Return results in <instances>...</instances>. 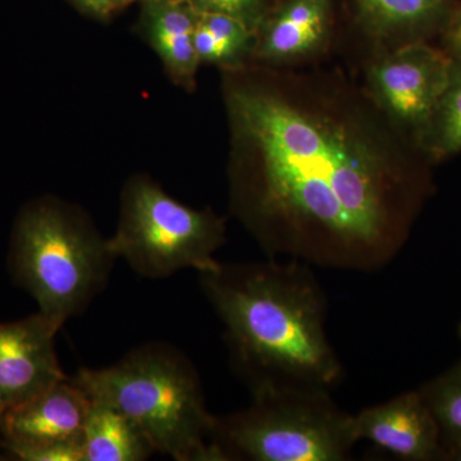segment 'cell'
<instances>
[{"instance_id":"7c38bea8","label":"cell","mask_w":461,"mask_h":461,"mask_svg":"<svg viewBox=\"0 0 461 461\" xmlns=\"http://www.w3.org/2000/svg\"><path fill=\"white\" fill-rule=\"evenodd\" d=\"M142 32L172 80L195 86L200 66L195 47L199 14L189 0H142Z\"/></svg>"},{"instance_id":"ffe728a7","label":"cell","mask_w":461,"mask_h":461,"mask_svg":"<svg viewBox=\"0 0 461 461\" xmlns=\"http://www.w3.org/2000/svg\"><path fill=\"white\" fill-rule=\"evenodd\" d=\"M81 11L86 12L91 16L104 18L112 14L108 7L107 0H72Z\"/></svg>"},{"instance_id":"603a6c76","label":"cell","mask_w":461,"mask_h":461,"mask_svg":"<svg viewBox=\"0 0 461 461\" xmlns=\"http://www.w3.org/2000/svg\"><path fill=\"white\" fill-rule=\"evenodd\" d=\"M459 335H460V339H461V324H460V329H459Z\"/></svg>"},{"instance_id":"7a4b0ae2","label":"cell","mask_w":461,"mask_h":461,"mask_svg":"<svg viewBox=\"0 0 461 461\" xmlns=\"http://www.w3.org/2000/svg\"><path fill=\"white\" fill-rule=\"evenodd\" d=\"M222 321L230 364L251 393L267 388L330 391L344 366L326 330V294L311 264L221 263L199 273Z\"/></svg>"},{"instance_id":"8fae6325","label":"cell","mask_w":461,"mask_h":461,"mask_svg":"<svg viewBox=\"0 0 461 461\" xmlns=\"http://www.w3.org/2000/svg\"><path fill=\"white\" fill-rule=\"evenodd\" d=\"M332 0H285L264 18L253 54L272 66L317 56L329 44Z\"/></svg>"},{"instance_id":"5b68a950","label":"cell","mask_w":461,"mask_h":461,"mask_svg":"<svg viewBox=\"0 0 461 461\" xmlns=\"http://www.w3.org/2000/svg\"><path fill=\"white\" fill-rule=\"evenodd\" d=\"M330 391L267 388L248 408L217 417L213 445L221 460L342 461L357 438L355 415Z\"/></svg>"},{"instance_id":"30bf717a","label":"cell","mask_w":461,"mask_h":461,"mask_svg":"<svg viewBox=\"0 0 461 461\" xmlns=\"http://www.w3.org/2000/svg\"><path fill=\"white\" fill-rule=\"evenodd\" d=\"M357 438L366 439L400 460H445L441 430L426 399L417 391L355 414Z\"/></svg>"},{"instance_id":"ba28073f","label":"cell","mask_w":461,"mask_h":461,"mask_svg":"<svg viewBox=\"0 0 461 461\" xmlns=\"http://www.w3.org/2000/svg\"><path fill=\"white\" fill-rule=\"evenodd\" d=\"M451 57L429 41L397 45L375 58L366 89L393 122L417 142L450 74Z\"/></svg>"},{"instance_id":"9c48e42d","label":"cell","mask_w":461,"mask_h":461,"mask_svg":"<svg viewBox=\"0 0 461 461\" xmlns=\"http://www.w3.org/2000/svg\"><path fill=\"white\" fill-rule=\"evenodd\" d=\"M58 330L41 313L0 323V417L67 377L57 357Z\"/></svg>"},{"instance_id":"7402d4cb","label":"cell","mask_w":461,"mask_h":461,"mask_svg":"<svg viewBox=\"0 0 461 461\" xmlns=\"http://www.w3.org/2000/svg\"><path fill=\"white\" fill-rule=\"evenodd\" d=\"M446 460L461 461V447L455 448L451 453H448Z\"/></svg>"},{"instance_id":"4fadbf2b","label":"cell","mask_w":461,"mask_h":461,"mask_svg":"<svg viewBox=\"0 0 461 461\" xmlns=\"http://www.w3.org/2000/svg\"><path fill=\"white\" fill-rule=\"evenodd\" d=\"M369 35L397 45L429 41L441 32L455 0H354Z\"/></svg>"},{"instance_id":"ac0fdd59","label":"cell","mask_w":461,"mask_h":461,"mask_svg":"<svg viewBox=\"0 0 461 461\" xmlns=\"http://www.w3.org/2000/svg\"><path fill=\"white\" fill-rule=\"evenodd\" d=\"M199 14H217L236 18L257 33L267 16L264 0H189Z\"/></svg>"},{"instance_id":"8992f818","label":"cell","mask_w":461,"mask_h":461,"mask_svg":"<svg viewBox=\"0 0 461 461\" xmlns=\"http://www.w3.org/2000/svg\"><path fill=\"white\" fill-rule=\"evenodd\" d=\"M226 241V221L212 209L182 204L156 182L136 177L124 187L109 245L138 275L160 280L184 269L213 271Z\"/></svg>"},{"instance_id":"3957f363","label":"cell","mask_w":461,"mask_h":461,"mask_svg":"<svg viewBox=\"0 0 461 461\" xmlns=\"http://www.w3.org/2000/svg\"><path fill=\"white\" fill-rule=\"evenodd\" d=\"M72 377L93 402L129 417L156 453L177 461H222L213 445L217 417L206 408L195 366L175 346L140 345L120 362Z\"/></svg>"},{"instance_id":"5bb4252c","label":"cell","mask_w":461,"mask_h":461,"mask_svg":"<svg viewBox=\"0 0 461 461\" xmlns=\"http://www.w3.org/2000/svg\"><path fill=\"white\" fill-rule=\"evenodd\" d=\"M154 454L153 445L129 417L91 400L85 423L83 461H144Z\"/></svg>"},{"instance_id":"e0dca14e","label":"cell","mask_w":461,"mask_h":461,"mask_svg":"<svg viewBox=\"0 0 461 461\" xmlns=\"http://www.w3.org/2000/svg\"><path fill=\"white\" fill-rule=\"evenodd\" d=\"M420 393L438 423L446 460L448 453L461 447V360L424 384Z\"/></svg>"},{"instance_id":"277c9868","label":"cell","mask_w":461,"mask_h":461,"mask_svg":"<svg viewBox=\"0 0 461 461\" xmlns=\"http://www.w3.org/2000/svg\"><path fill=\"white\" fill-rule=\"evenodd\" d=\"M118 258L80 212L59 200L29 203L18 214L9 271L44 315L62 329L104 290Z\"/></svg>"},{"instance_id":"2e32d148","label":"cell","mask_w":461,"mask_h":461,"mask_svg":"<svg viewBox=\"0 0 461 461\" xmlns=\"http://www.w3.org/2000/svg\"><path fill=\"white\" fill-rule=\"evenodd\" d=\"M256 38L257 33L236 18L199 14L195 47L202 63L239 71L249 54H253Z\"/></svg>"},{"instance_id":"9a60e30c","label":"cell","mask_w":461,"mask_h":461,"mask_svg":"<svg viewBox=\"0 0 461 461\" xmlns=\"http://www.w3.org/2000/svg\"><path fill=\"white\" fill-rule=\"evenodd\" d=\"M432 165L461 154V60L451 57L444 93L417 139Z\"/></svg>"},{"instance_id":"6da1fadb","label":"cell","mask_w":461,"mask_h":461,"mask_svg":"<svg viewBox=\"0 0 461 461\" xmlns=\"http://www.w3.org/2000/svg\"><path fill=\"white\" fill-rule=\"evenodd\" d=\"M233 212L271 258L377 272L435 191L432 163L338 69L266 72L226 91Z\"/></svg>"},{"instance_id":"44dd1931","label":"cell","mask_w":461,"mask_h":461,"mask_svg":"<svg viewBox=\"0 0 461 461\" xmlns=\"http://www.w3.org/2000/svg\"><path fill=\"white\" fill-rule=\"evenodd\" d=\"M133 0H107L108 7L111 9V12L115 11V9H120L126 7L130 3H132Z\"/></svg>"},{"instance_id":"52a82bcc","label":"cell","mask_w":461,"mask_h":461,"mask_svg":"<svg viewBox=\"0 0 461 461\" xmlns=\"http://www.w3.org/2000/svg\"><path fill=\"white\" fill-rule=\"evenodd\" d=\"M91 399L67 375L0 417L3 446L23 461H83Z\"/></svg>"},{"instance_id":"d6986e66","label":"cell","mask_w":461,"mask_h":461,"mask_svg":"<svg viewBox=\"0 0 461 461\" xmlns=\"http://www.w3.org/2000/svg\"><path fill=\"white\" fill-rule=\"evenodd\" d=\"M442 50L448 56L461 60V3H456L441 32Z\"/></svg>"}]
</instances>
